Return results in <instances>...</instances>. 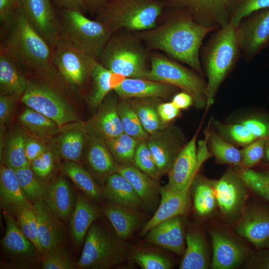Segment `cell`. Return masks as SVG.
Here are the masks:
<instances>
[{"mask_svg":"<svg viewBox=\"0 0 269 269\" xmlns=\"http://www.w3.org/2000/svg\"><path fill=\"white\" fill-rule=\"evenodd\" d=\"M26 135L21 132L12 133L5 143L4 164L14 170L30 165L25 153Z\"/></svg>","mask_w":269,"mask_h":269,"instance_id":"obj_40","label":"cell"},{"mask_svg":"<svg viewBox=\"0 0 269 269\" xmlns=\"http://www.w3.org/2000/svg\"><path fill=\"white\" fill-rule=\"evenodd\" d=\"M44 202L57 217L64 220L71 216L76 203L70 185L62 177L47 184Z\"/></svg>","mask_w":269,"mask_h":269,"instance_id":"obj_26","label":"cell"},{"mask_svg":"<svg viewBox=\"0 0 269 269\" xmlns=\"http://www.w3.org/2000/svg\"><path fill=\"white\" fill-rule=\"evenodd\" d=\"M126 78L124 76L112 72L111 76V85L113 90L119 86Z\"/></svg>","mask_w":269,"mask_h":269,"instance_id":"obj_62","label":"cell"},{"mask_svg":"<svg viewBox=\"0 0 269 269\" xmlns=\"http://www.w3.org/2000/svg\"><path fill=\"white\" fill-rule=\"evenodd\" d=\"M145 141L161 175L168 174L184 146L181 131L174 126H167L149 134Z\"/></svg>","mask_w":269,"mask_h":269,"instance_id":"obj_13","label":"cell"},{"mask_svg":"<svg viewBox=\"0 0 269 269\" xmlns=\"http://www.w3.org/2000/svg\"><path fill=\"white\" fill-rule=\"evenodd\" d=\"M24 147L25 155L30 164L34 159L49 148L42 139L33 136H26Z\"/></svg>","mask_w":269,"mask_h":269,"instance_id":"obj_54","label":"cell"},{"mask_svg":"<svg viewBox=\"0 0 269 269\" xmlns=\"http://www.w3.org/2000/svg\"><path fill=\"white\" fill-rule=\"evenodd\" d=\"M198 132L186 144L177 156L168 174L166 184L170 188L182 190L189 189L195 175L201 166L198 164L196 141Z\"/></svg>","mask_w":269,"mask_h":269,"instance_id":"obj_16","label":"cell"},{"mask_svg":"<svg viewBox=\"0 0 269 269\" xmlns=\"http://www.w3.org/2000/svg\"><path fill=\"white\" fill-rule=\"evenodd\" d=\"M157 112L161 121L167 124L179 115L180 110L171 102L159 103Z\"/></svg>","mask_w":269,"mask_h":269,"instance_id":"obj_57","label":"cell"},{"mask_svg":"<svg viewBox=\"0 0 269 269\" xmlns=\"http://www.w3.org/2000/svg\"><path fill=\"white\" fill-rule=\"evenodd\" d=\"M159 20L161 22L152 28L133 32L148 48L167 54L202 75L199 51L202 42L220 27L202 25L186 8L167 5Z\"/></svg>","mask_w":269,"mask_h":269,"instance_id":"obj_1","label":"cell"},{"mask_svg":"<svg viewBox=\"0 0 269 269\" xmlns=\"http://www.w3.org/2000/svg\"><path fill=\"white\" fill-rule=\"evenodd\" d=\"M237 33L241 52L247 59L269 48V8L244 18L237 26Z\"/></svg>","mask_w":269,"mask_h":269,"instance_id":"obj_12","label":"cell"},{"mask_svg":"<svg viewBox=\"0 0 269 269\" xmlns=\"http://www.w3.org/2000/svg\"><path fill=\"white\" fill-rule=\"evenodd\" d=\"M238 174L248 187L269 200V171L257 172L245 168L240 170Z\"/></svg>","mask_w":269,"mask_h":269,"instance_id":"obj_46","label":"cell"},{"mask_svg":"<svg viewBox=\"0 0 269 269\" xmlns=\"http://www.w3.org/2000/svg\"><path fill=\"white\" fill-rule=\"evenodd\" d=\"M171 102L179 110L186 109L194 104L192 97L184 91L175 94Z\"/></svg>","mask_w":269,"mask_h":269,"instance_id":"obj_60","label":"cell"},{"mask_svg":"<svg viewBox=\"0 0 269 269\" xmlns=\"http://www.w3.org/2000/svg\"><path fill=\"white\" fill-rule=\"evenodd\" d=\"M117 95L109 93L97 112L85 124L87 133L107 140L124 133L118 110Z\"/></svg>","mask_w":269,"mask_h":269,"instance_id":"obj_15","label":"cell"},{"mask_svg":"<svg viewBox=\"0 0 269 269\" xmlns=\"http://www.w3.org/2000/svg\"><path fill=\"white\" fill-rule=\"evenodd\" d=\"M143 42L133 32L114 33L98 61L111 72L126 78L148 79L150 56Z\"/></svg>","mask_w":269,"mask_h":269,"instance_id":"obj_5","label":"cell"},{"mask_svg":"<svg viewBox=\"0 0 269 269\" xmlns=\"http://www.w3.org/2000/svg\"><path fill=\"white\" fill-rule=\"evenodd\" d=\"M17 0H0V21L5 23L16 8Z\"/></svg>","mask_w":269,"mask_h":269,"instance_id":"obj_59","label":"cell"},{"mask_svg":"<svg viewBox=\"0 0 269 269\" xmlns=\"http://www.w3.org/2000/svg\"><path fill=\"white\" fill-rule=\"evenodd\" d=\"M17 99L7 95H0V126L7 125L12 116Z\"/></svg>","mask_w":269,"mask_h":269,"instance_id":"obj_55","label":"cell"},{"mask_svg":"<svg viewBox=\"0 0 269 269\" xmlns=\"http://www.w3.org/2000/svg\"><path fill=\"white\" fill-rule=\"evenodd\" d=\"M227 131L230 136L241 145H248L257 139L242 123L229 126Z\"/></svg>","mask_w":269,"mask_h":269,"instance_id":"obj_53","label":"cell"},{"mask_svg":"<svg viewBox=\"0 0 269 269\" xmlns=\"http://www.w3.org/2000/svg\"><path fill=\"white\" fill-rule=\"evenodd\" d=\"M211 238L213 249L212 267L213 269H232L242 262L244 254L239 245L219 232H212Z\"/></svg>","mask_w":269,"mask_h":269,"instance_id":"obj_29","label":"cell"},{"mask_svg":"<svg viewBox=\"0 0 269 269\" xmlns=\"http://www.w3.org/2000/svg\"><path fill=\"white\" fill-rule=\"evenodd\" d=\"M20 187L32 203L44 201L47 184L32 170L30 165L15 170Z\"/></svg>","mask_w":269,"mask_h":269,"instance_id":"obj_41","label":"cell"},{"mask_svg":"<svg viewBox=\"0 0 269 269\" xmlns=\"http://www.w3.org/2000/svg\"><path fill=\"white\" fill-rule=\"evenodd\" d=\"M16 7L53 49L60 39L61 26L51 0H17Z\"/></svg>","mask_w":269,"mask_h":269,"instance_id":"obj_11","label":"cell"},{"mask_svg":"<svg viewBox=\"0 0 269 269\" xmlns=\"http://www.w3.org/2000/svg\"><path fill=\"white\" fill-rule=\"evenodd\" d=\"M60 86L45 79L27 78L26 88L20 101L60 127L79 122L73 107L60 92Z\"/></svg>","mask_w":269,"mask_h":269,"instance_id":"obj_7","label":"cell"},{"mask_svg":"<svg viewBox=\"0 0 269 269\" xmlns=\"http://www.w3.org/2000/svg\"><path fill=\"white\" fill-rule=\"evenodd\" d=\"M266 268L269 269V261L267 262L265 266Z\"/></svg>","mask_w":269,"mask_h":269,"instance_id":"obj_64","label":"cell"},{"mask_svg":"<svg viewBox=\"0 0 269 269\" xmlns=\"http://www.w3.org/2000/svg\"><path fill=\"white\" fill-rule=\"evenodd\" d=\"M54 165V155L49 148L30 163L32 170L41 179L46 178L51 174Z\"/></svg>","mask_w":269,"mask_h":269,"instance_id":"obj_52","label":"cell"},{"mask_svg":"<svg viewBox=\"0 0 269 269\" xmlns=\"http://www.w3.org/2000/svg\"><path fill=\"white\" fill-rule=\"evenodd\" d=\"M167 6L163 0H110L95 14V19L114 33L136 32L155 27Z\"/></svg>","mask_w":269,"mask_h":269,"instance_id":"obj_4","label":"cell"},{"mask_svg":"<svg viewBox=\"0 0 269 269\" xmlns=\"http://www.w3.org/2000/svg\"><path fill=\"white\" fill-rule=\"evenodd\" d=\"M110 0H83L89 11L91 14L96 13Z\"/></svg>","mask_w":269,"mask_h":269,"instance_id":"obj_61","label":"cell"},{"mask_svg":"<svg viewBox=\"0 0 269 269\" xmlns=\"http://www.w3.org/2000/svg\"><path fill=\"white\" fill-rule=\"evenodd\" d=\"M88 136L86 161L93 173L101 183L104 184L110 175L117 172L119 165L109 149L105 140Z\"/></svg>","mask_w":269,"mask_h":269,"instance_id":"obj_23","label":"cell"},{"mask_svg":"<svg viewBox=\"0 0 269 269\" xmlns=\"http://www.w3.org/2000/svg\"><path fill=\"white\" fill-rule=\"evenodd\" d=\"M19 120L23 127L32 136L40 138H50L61 132L60 127L51 119L28 107L19 115Z\"/></svg>","mask_w":269,"mask_h":269,"instance_id":"obj_34","label":"cell"},{"mask_svg":"<svg viewBox=\"0 0 269 269\" xmlns=\"http://www.w3.org/2000/svg\"><path fill=\"white\" fill-rule=\"evenodd\" d=\"M41 267L43 269H74L78 268L66 251L59 246L42 255Z\"/></svg>","mask_w":269,"mask_h":269,"instance_id":"obj_48","label":"cell"},{"mask_svg":"<svg viewBox=\"0 0 269 269\" xmlns=\"http://www.w3.org/2000/svg\"><path fill=\"white\" fill-rule=\"evenodd\" d=\"M147 80L175 86L192 97L197 108L206 106V83L200 75L163 55L157 53L150 55Z\"/></svg>","mask_w":269,"mask_h":269,"instance_id":"obj_8","label":"cell"},{"mask_svg":"<svg viewBox=\"0 0 269 269\" xmlns=\"http://www.w3.org/2000/svg\"><path fill=\"white\" fill-rule=\"evenodd\" d=\"M117 172L132 184L140 198L142 207L150 211L155 209L159 199L160 186L152 178L135 166H119Z\"/></svg>","mask_w":269,"mask_h":269,"instance_id":"obj_25","label":"cell"},{"mask_svg":"<svg viewBox=\"0 0 269 269\" xmlns=\"http://www.w3.org/2000/svg\"><path fill=\"white\" fill-rule=\"evenodd\" d=\"M112 72L97 61L92 69L90 78L92 89L88 101L93 108L99 107L113 90L111 85Z\"/></svg>","mask_w":269,"mask_h":269,"instance_id":"obj_39","label":"cell"},{"mask_svg":"<svg viewBox=\"0 0 269 269\" xmlns=\"http://www.w3.org/2000/svg\"><path fill=\"white\" fill-rule=\"evenodd\" d=\"M208 141L212 153L221 162L236 166L242 163V151L225 141L215 132L208 131Z\"/></svg>","mask_w":269,"mask_h":269,"instance_id":"obj_43","label":"cell"},{"mask_svg":"<svg viewBox=\"0 0 269 269\" xmlns=\"http://www.w3.org/2000/svg\"><path fill=\"white\" fill-rule=\"evenodd\" d=\"M53 5L61 9H68L80 11L85 14L88 9L83 0H51Z\"/></svg>","mask_w":269,"mask_h":269,"instance_id":"obj_58","label":"cell"},{"mask_svg":"<svg viewBox=\"0 0 269 269\" xmlns=\"http://www.w3.org/2000/svg\"><path fill=\"white\" fill-rule=\"evenodd\" d=\"M85 14L73 9L60 10L58 13L60 39L98 61L114 33L104 23L91 19Z\"/></svg>","mask_w":269,"mask_h":269,"instance_id":"obj_6","label":"cell"},{"mask_svg":"<svg viewBox=\"0 0 269 269\" xmlns=\"http://www.w3.org/2000/svg\"><path fill=\"white\" fill-rule=\"evenodd\" d=\"M167 6L186 8L194 20L207 27L230 23L232 0H163Z\"/></svg>","mask_w":269,"mask_h":269,"instance_id":"obj_14","label":"cell"},{"mask_svg":"<svg viewBox=\"0 0 269 269\" xmlns=\"http://www.w3.org/2000/svg\"><path fill=\"white\" fill-rule=\"evenodd\" d=\"M61 171L89 198L97 199L103 194L93 176L78 162L65 160L62 164Z\"/></svg>","mask_w":269,"mask_h":269,"instance_id":"obj_36","label":"cell"},{"mask_svg":"<svg viewBox=\"0 0 269 269\" xmlns=\"http://www.w3.org/2000/svg\"><path fill=\"white\" fill-rule=\"evenodd\" d=\"M133 259L142 269H169L172 267L167 259L151 253L137 252Z\"/></svg>","mask_w":269,"mask_h":269,"instance_id":"obj_51","label":"cell"},{"mask_svg":"<svg viewBox=\"0 0 269 269\" xmlns=\"http://www.w3.org/2000/svg\"><path fill=\"white\" fill-rule=\"evenodd\" d=\"M127 255L122 243L102 227L92 225L77 265L81 269H108L123 262Z\"/></svg>","mask_w":269,"mask_h":269,"instance_id":"obj_9","label":"cell"},{"mask_svg":"<svg viewBox=\"0 0 269 269\" xmlns=\"http://www.w3.org/2000/svg\"><path fill=\"white\" fill-rule=\"evenodd\" d=\"M27 78L12 55L0 44V94L19 99L25 91Z\"/></svg>","mask_w":269,"mask_h":269,"instance_id":"obj_20","label":"cell"},{"mask_svg":"<svg viewBox=\"0 0 269 269\" xmlns=\"http://www.w3.org/2000/svg\"><path fill=\"white\" fill-rule=\"evenodd\" d=\"M102 191L110 202L134 210L142 207L141 200L132 184L118 172L108 177Z\"/></svg>","mask_w":269,"mask_h":269,"instance_id":"obj_28","label":"cell"},{"mask_svg":"<svg viewBox=\"0 0 269 269\" xmlns=\"http://www.w3.org/2000/svg\"><path fill=\"white\" fill-rule=\"evenodd\" d=\"M177 88L175 86L164 82L126 78L113 90L121 98H165L173 94Z\"/></svg>","mask_w":269,"mask_h":269,"instance_id":"obj_22","label":"cell"},{"mask_svg":"<svg viewBox=\"0 0 269 269\" xmlns=\"http://www.w3.org/2000/svg\"><path fill=\"white\" fill-rule=\"evenodd\" d=\"M37 221L38 238L43 255L60 246L64 240L62 225L44 201L33 204Z\"/></svg>","mask_w":269,"mask_h":269,"instance_id":"obj_19","label":"cell"},{"mask_svg":"<svg viewBox=\"0 0 269 269\" xmlns=\"http://www.w3.org/2000/svg\"><path fill=\"white\" fill-rule=\"evenodd\" d=\"M189 189L177 190L170 188L166 184L160 187L159 205L154 215L143 227L141 235H145L162 222L183 214L188 205Z\"/></svg>","mask_w":269,"mask_h":269,"instance_id":"obj_17","label":"cell"},{"mask_svg":"<svg viewBox=\"0 0 269 269\" xmlns=\"http://www.w3.org/2000/svg\"><path fill=\"white\" fill-rule=\"evenodd\" d=\"M0 194L1 204L14 213L33 205L22 191L15 170L4 164L0 168Z\"/></svg>","mask_w":269,"mask_h":269,"instance_id":"obj_30","label":"cell"},{"mask_svg":"<svg viewBox=\"0 0 269 269\" xmlns=\"http://www.w3.org/2000/svg\"><path fill=\"white\" fill-rule=\"evenodd\" d=\"M52 49L53 64L64 83L76 90L84 89L97 60L61 39Z\"/></svg>","mask_w":269,"mask_h":269,"instance_id":"obj_10","label":"cell"},{"mask_svg":"<svg viewBox=\"0 0 269 269\" xmlns=\"http://www.w3.org/2000/svg\"><path fill=\"white\" fill-rule=\"evenodd\" d=\"M237 231L258 248L269 244V214L255 209L246 213L237 227Z\"/></svg>","mask_w":269,"mask_h":269,"instance_id":"obj_27","label":"cell"},{"mask_svg":"<svg viewBox=\"0 0 269 269\" xmlns=\"http://www.w3.org/2000/svg\"><path fill=\"white\" fill-rule=\"evenodd\" d=\"M269 8V0H232L230 23L237 26L245 17L252 13Z\"/></svg>","mask_w":269,"mask_h":269,"instance_id":"obj_45","label":"cell"},{"mask_svg":"<svg viewBox=\"0 0 269 269\" xmlns=\"http://www.w3.org/2000/svg\"><path fill=\"white\" fill-rule=\"evenodd\" d=\"M244 183L239 175L232 171L213 183L217 202L223 214H232L242 207L246 196Z\"/></svg>","mask_w":269,"mask_h":269,"instance_id":"obj_18","label":"cell"},{"mask_svg":"<svg viewBox=\"0 0 269 269\" xmlns=\"http://www.w3.org/2000/svg\"><path fill=\"white\" fill-rule=\"evenodd\" d=\"M265 153L267 159L269 161V137L268 138L266 145Z\"/></svg>","mask_w":269,"mask_h":269,"instance_id":"obj_63","label":"cell"},{"mask_svg":"<svg viewBox=\"0 0 269 269\" xmlns=\"http://www.w3.org/2000/svg\"><path fill=\"white\" fill-rule=\"evenodd\" d=\"M100 212L86 198L79 195L70 217V229L75 242L83 241L93 223L99 217Z\"/></svg>","mask_w":269,"mask_h":269,"instance_id":"obj_32","label":"cell"},{"mask_svg":"<svg viewBox=\"0 0 269 269\" xmlns=\"http://www.w3.org/2000/svg\"><path fill=\"white\" fill-rule=\"evenodd\" d=\"M105 141L119 166L134 165V153L140 140L124 133Z\"/></svg>","mask_w":269,"mask_h":269,"instance_id":"obj_38","label":"cell"},{"mask_svg":"<svg viewBox=\"0 0 269 269\" xmlns=\"http://www.w3.org/2000/svg\"><path fill=\"white\" fill-rule=\"evenodd\" d=\"M187 247L184 251L180 269H205L208 267L206 248L203 238L190 232L186 235Z\"/></svg>","mask_w":269,"mask_h":269,"instance_id":"obj_37","label":"cell"},{"mask_svg":"<svg viewBox=\"0 0 269 269\" xmlns=\"http://www.w3.org/2000/svg\"><path fill=\"white\" fill-rule=\"evenodd\" d=\"M217 200L213 187L206 183L199 184L195 188L194 206L197 213L205 215L214 208Z\"/></svg>","mask_w":269,"mask_h":269,"instance_id":"obj_49","label":"cell"},{"mask_svg":"<svg viewBox=\"0 0 269 269\" xmlns=\"http://www.w3.org/2000/svg\"><path fill=\"white\" fill-rule=\"evenodd\" d=\"M134 164L155 180L161 175L145 140L140 141L136 147L134 155Z\"/></svg>","mask_w":269,"mask_h":269,"instance_id":"obj_47","label":"cell"},{"mask_svg":"<svg viewBox=\"0 0 269 269\" xmlns=\"http://www.w3.org/2000/svg\"><path fill=\"white\" fill-rule=\"evenodd\" d=\"M103 212L122 240L130 238L138 225L139 218L134 210L111 202Z\"/></svg>","mask_w":269,"mask_h":269,"instance_id":"obj_33","label":"cell"},{"mask_svg":"<svg viewBox=\"0 0 269 269\" xmlns=\"http://www.w3.org/2000/svg\"><path fill=\"white\" fill-rule=\"evenodd\" d=\"M1 43L22 70L35 77L62 86L64 83L53 64V49L18 8L2 24Z\"/></svg>","mask_w":269,"mask_h":269,"instance_id":"obj_2","label":"cell"},{"mask_svg":"<svg viewBox=\"0 0 269 269\" xmlns=\"http://www.w3.org/2000/svg\"><path fill=\"white\" fill-rule=\"evenodd\" d=\"M131 102L144 130L149 134L167 126L160 119L157 112L160 98H134Z\"/></svg>","mask_w":269,"mask_h":269,"instance_id":"obj_35","label":"cell"},{"mask_svg":"<svg viewBox=\"0 0 269 269\" xmlns=\"http://www.w3.org/2000/svg\"><path fill=\"white\" fill-rule=\"evenodd\" d=\"M4 218L6 228L1 241L3 248L15 257L27 258L34 255L38 250L22 232L16 221L6 211Z\"/></svg>","mask_w":269,"mask_h":269,"instance_id":"obj_31","label":"cell"},{"mask_svg":"<svg viewBox=\"0 0 269 269\" xmlns=\"http://www.w3.org/2000/svg\"><path fill=\"white\" fill-rule=\"evenodd\" d=\"M118 110L124 132L140 141L145 140L149 134L144 130L129 98H121Z\"/></svg>","mask_w":269,"mask_h":269,"instance_id":"obj_42","label":"cell"},{"mask_svg":"<svg viewBox=\"0 0 269 269\" xmlns=\"http://www.w3.org/2000/svg\"><path fill=\"white\" fill-rule=\"evenodd\" d=\"M57 135L54 143L57 154L65 160L78 162L88 135L85 124L79 122L69 124Z\"/></svg>","mask_w":269,"mask_h":269,"instance_id":"obj_21","label":"cell"},{"mask_svg":"<svg viewBox=\"0 0 269 269\" xmlns=\"http://www.w3.org/2000/svg\"><path fill=\"white\" fill-rule=\"evenodd\" d=\"M268 137L258 138L244 148L242 151V163L246 167H251L262 159Z\"/></svg>","mask_w":269,"mask_h":269,"instance_id":"obj_50","label":"cell"},{"mask_svg":"<svg viewBox=\"0 0 269 269\" xmlns=\"http://www.w3.org/2000/svg\"><path fill=\"white\" fill-rule=\"evenodd\" d=\"M146 241L175 253L183 255L184 240L181 222L178 216L162 222L146 234Z\"/></svg>","mask_w":269,"mask_h":269,"instance_id":"obj_24","label":"cell"},{"mask_svg":"<svg viewBox=\"0 0 269 269\" xmlns=\"http://www.w3.org/2000/svg\"><path fill=\"white\" fill-rule=\"evenodd\" d=\"M241 123L257 139L269 137V122L260 119H251Z\"/></svg>","mask_w":269,"mask_h":269,"instance_id":"obj_56","label":"cell"},{"mask_svg":"<svg viewBox=\"0 0 269 269\" xmlns=\"http://www.w3.org/2000/svg\"><path fill=\"white\" fill-rule=\"evenodd\" d=\"M240 52L237 27L231 23L216 30L205 45L202 59L208 78L206 111L213 104L220 86L235 66Z\"/></svg>","mask_w":269,"mask_h":269,"instance_id":"obj_3","label":"cell"},{"mask_svg":"<svg viewBox=\"0 0 269 269\" xmlns=\"http://www.w3.org/2000/svg\"><path fill=\"white\" fill-rule=\"evenodd\" d=\"M15 214L19 228L41 254V248L38 238L37 217L33 205L21 208Z\"/></svg>","mask_w":269,"mask_h":269,"instance_id":"obj_44","label":"cell"}]
</instances>
